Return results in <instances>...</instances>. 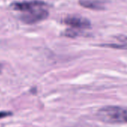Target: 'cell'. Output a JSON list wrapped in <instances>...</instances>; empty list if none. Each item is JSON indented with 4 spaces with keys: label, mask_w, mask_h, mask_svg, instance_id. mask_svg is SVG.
<instances>
[{
    "label": "cell",
    "mask_w": 127,
    "mask_h": 127,
    "mask_svg": "<svg viewBox=\"0 0 127 127\" xmlns=\"http://www.w3.org/2000/svg\"><path fill=\"white\" fill-rule=\"evenodd\" d=\"M49 17V11L45 8L38 9L31 12L23 13L20 16V20L25 24L34 25L45 20Z\"/></svg>",
    "instance_id": "3"
},
{
    "label": "cell",
    "mask_w": 127,
    "mask_h": 127,
    "mask_svg": "<svg viewBox=\"0 0 127 127\" xmlns=\"http://www.w3.org/2000/svg\"><path fill=\"white\" fill-rule=\"evenodd\" d=\"M79 31L76 30V29H70L65 31L64 32V35L69 37H76L77 36L79 35Z\"/></svg>",
    "instance_id": "7"
},
{
    "label": "cell",
    "mask_w": 127,
    "mask_h": 127,
    "mask_svg": "<svg viewBox=\"0 0 127 127\" xmlns=\"http://www.w3.org/2000/svg\"><path fill=\"white\" fill-rule=\"evenodd\" d=\"M116 39L118 43L103 44L102 46H106V47H111L113 49L127 50V36L126 35H119V36L116 37Z\"/></svg>",
    "instance_id": "6"
},
{
    "label": "cell",
    "mask_w": 127,
    "mask_h": 127,
    "mask_svg": "<svg viewBox=\"0 0 127 127\" xmlns=\"http://www.w3.org/2000/svg\"><path fill=\"white\" fill-rule=\"evenodd\" d=\"M47 6V3L41 0H25L23 2H14L10 5L12 9L24 13L45 8Z\"/></svg>",
    "instance_id": "2"
},
{
    "label": "cell",
    "mask_w": 127,
    "mask_h": 127,
    "mask_svg": "<svg viewBox=\"0 0 127 127\" xmlns=\"http://www.w3.org/2000/svg\"><path fill=\"white\" fill-rule=\"evenodd\" d=\"M109 0H79L80 6L94 11H103L105 9L106 5Z\"/></svg>",
    "instance_id": "5"
},
{
    "label": "cell",
    "mask_w": 127,
    "mask_h": 127,
    "mask_svg": "<svg viewBox=\"0 0 127 127\" xmlns=\"http://www.w3.org/2000/svg\"><path fill=\"white\" fill-rule=\"evenodd\" d=\"M63 22L72 29L77 30L87 29L91 27V21L88 19L78 15H68L64 19Z\"/></svg>",
    "instance_id": "4"
},
{
    "label": "cell",
    "mask_w": 127,
    "mask_h": 127,
    "mask_svg": "<svg viewBox=\"0 0 127 127\" xmlns=\"http://www.w3.org/2000/svg\"><path fill=\"white\" fill-rule=\"evenodd\" d=\"M12 113L10 111H0V119L8 117V116H11Z\"/></svg>",
    "instance_id": "8"
},
{
    "label": "cell",
    "mask_w": 127,
    "mask_h": 127,
    "mask_svg": "<svg viewBox=\"0 0 127 127\" xmlns=\"http://www.w3.org/2000/svg\"><path fill=\"white\" fill-rule=\"evenodd\" d=\"M96 115L101 121L106 123H127V107L105 106L97 111Z\"/></svg>",
    "instance_id": "1"
},
{
    "label": "cell",
    "mask_w": 127,
    "mask_h": 127,
    "mask_svg": "<svg viewBox=\"0 0 127 127\" xmlns=\"http://www.w3.org/2000/svg\"><path fill=\"white\" fill-rule=\"evenodd\" d=\"M2 65L0 64V73H2Z\"/></svg>",
    "instance_id": "9"
}]
</instances>
